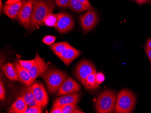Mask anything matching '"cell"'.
I'll list each match as a JSON object with an SVG mask.
<instances>
[{"label": "cell", "mask_w": 151, "mask_h": 113, "mask_svg": "<svg viewBox=\"0 0 151 113\" xmlns=\"http://www.w3.org/2000/svg\"><path fill=\"white\" fill-rule=\"evenodd\" d=\"M55 8L52 0H34L30 22L27 29L34 30L44 24L46 17Z\"/></svg>", "instance_id": "obj_1"}, {"label": "cell", "mask_w": 151, "mask_h": 113, "mask_svg": "<svg viewBox=\"0 0 151 113\" xmlns=\"http://www.w3.org/2000/svg\"><path fill=\"white\" fill-rule=\"evenodd\" d=\"M117 97L116 93L112 90H106L101 93L95 102V107L97 113L113 112L115 109Z\"/></svg>", "instance_id": "obj_2"}, {"label": "cell", "mask_w": 151, "mask_h": 113, "mask_svg": "<svg viewBox=\"0 0 151 113\" xmlns=\"http://www.w3.org/2000/svg\"><path fill=\"white\" fill-rule=\"evenodd\" d=\"M136 102L135 95L131 91L124 89L117 95L114 112L116 113H131Z\"/></svg>", "instance_id": "obj_3"}, {"label": "cell", "mask_w": 151, "mask_h": 113, "mask_svg": "<svg viewBox=\"0 0 151 113\" xmlns=\"http://www.w3.org/2000/svg\"><path fill=\"white\" fill-rule=\"evenodd\" d=\"M42 77L46 83L48 90L51 94L57 92L62 84L68 77L64 72L52 69H47Z\"/></svg>", "instance_id": "obj_4"}, {"label": "cell", "mask_w": 151, "mask_h": 113, "mask_svg": "<svg viewBox=\"0 0 151 113\" xmlns=\"http://www.w3.org/2000/svg\"><path fill=\"white\" fill-rule=\"evenodd\" d=\"M92 72H96L95 66L89 60H83L77 65L74 75L77 79L84 86L86 79Z\"/></svg>", "instance_id": "obj_5"}, {"label": "cell", "mask_w": 151, "mask_h": 113, "mask_svg": "<svg viewBox=\"0 0 151 113\" xmlns=\"http://www.w3.org/2000/svg\"><path fill=\"white\" fill-rule=\"evenodd\" d=\"M81 25L85 33L91 31L99 22L96 13L93 10H88L85 14L80 16Z\"/></svg>", "instance_id": "obj_6"}, {"label": "cell", "mask_w": 151, "mask_h": 113, "mask_svg": "<svg viewBox=\"0 0 151 113\" xmlns=\"http://www.w3.org/2000/svg\"><path fill=\"white\" fill-rule=\"evenodd\" d=\"M34 0H26L24 1L18 15V21L20 25L27 29L30 22Z\"/></svg>", "instance_id": "obj_7"}, {"label": "cell", "mask_w": 151, "mask_h": 113, "mask_svg": "<svg viewBox=\"0 0 151 113\" xmlns=\"http://www.w3.org/2000/svg\"><path fill=\"white\" fill-rule=\"evenodd\" d=\"M58 22L55 28L61 33H65L72 30L74 27V21L70 15L59 13L58 14Z\"/></svg>", "instance_id": "obj_8"}, {"label": "cell", "mask_w": 151, "mask_h": 113, "mask_svg": "<svg viewBox=\"0 0 151 113\" xmlns=\"http://www.w3.org/2000/svg\"><path fill=\"white\" fill-rule=\"evenodd\" d=\"M35 60V62L34 65L29 71V75L34 82L37 77L41 76H42L48 68L47 64L45 63L44 59L39 55L37 52H36Z\"/></svg>", "instance_id": "obj_9"}, {"label": "cell", "mask_w": 151, "mask_h": 113, "mask_svg": "<svg viewBox=\"0 0 151 113\" xmlns=\"http://www.w3.org/2000/svg\"><path fill=\"white\" fill-rule=\"evenodd\" d=\"M35 99L38 105L42 108L45 107L49 102V97L44 86L41 83L35 82L33 84Z\"/></svg>", "instance_id": "obj_10"}, {"label": "cell", "mask_w": 151, "mask_h": 113, "mask_svg": "<svg viewBox=\"0 0 151 113\" xmlns=\"http://www.w3.org/2000/svg\"><path fill=\"white\" fill-rule=\"evenodd\" d=\"M80 89V86L77 82L71 77H67L58 91L57 95L61 96L78 92Z\"/></svg>", "instance_id": "obj_11"}, {"label": "cell", "mask_w": 151, "mask_h": 113, "mask_svg": "<svg viewBox=\"0 0 151 113\" xmlns=\"http://www.w3.org/2000/svg\"><path fill=\"white\" fill-rule=\"evenodd\" d=\"M81 52L76 49L73 46L70 47L61 53L56 55L66 66H68L76 59L80 55Z\"/></svg>", "instance_id": "obj_12"}, {"label": "cell", "mask_w": 151, "mask_h": 113, "mask_svg": "<svg viewBox=\"0 0 151 113\" xmlns=\"http://www.w3.org/2000/svg\"><path fill=\"white\" fill-rule=\"evenodd\" d=\"M80 97V96L79 94L77 93H73L64 95L63 97L58 98L55 99L52 105V108L57 106H61L68 104L74 103L77 104L79 101Z\"/></svg>", "instance_id": "obj_13"}, {"label": "cell", "mask_w": 151, "mask_h": 113, "mask_svg": "<svg viewBox=\"0 0 151 113\" xmlns=\"http://www.w3.org/2000/svg\"><path fill=\"white\" fill-rule=\"evenodd\" d=\"M24 0L14 4L5 5L3 7V13L12 19L17 17L19 13L23 4Z\"/></svg>", "instance_id": "obj_14"}, {"label": "cell", "mask_w": 151, "mask_h": 113, "mask_svg": "<svg viewBox=\"0 0 151 113\" xmlns=\"http://www.w3.org/2000/svg\"><path fill=\"white\" fill-rule=\"evenodd\" d=\"M14 65L17 69L19 81L26 86H29L33 84L34 82L31 78L29 71L24 69L22 66L20 65L18 61L16 62Z\"/></svg>", "instance_id": "obj_15"}, {"label": "cell", "mask_w": 151, "mask_h": 113, "mask_svg": "<svg viewBox=\"0 0 151 113\" xmlns=\"http://www.w3.org/2000/svg\"><path fill=\"white\" fill-rule=\"evenodd\" d=\"M28 107V105L24 99L20 97L11 105L7 113H24Z\"/></svg>", "instance_id": "obj_16"}, {"label": "cell", "mask_w": 151, "mask_h": 113, "mask_svg": "<svg viewBox=\"0 0 151 113\" xmlns=\"http://www.w3.org/2000/svg\"><path fill=\"white\" fill-rule=\"evenodd\" d=\"M2 70L6 76L12 81H19L17 71L15 65L10 62L2 65Z\"/></svg>", "instance_id": "obj_17"}, {"label": "cell", "mask_w": 151, "mask_h": 113, "mask_svg": "<svg viewBox=\"0 0 151 113\" xmlns=\"http://www.w3.org/2000/svg\"><path fill=\"white\" fill-rule=\"evenodd\" d=\"M20 97L23 98L27 104L34 99L35 97L33 92V84L26 86V87L23 88Z\"/></svg>", "instance_id": "obj_18"}, {"label": "cell", "mask_w": 151, "mask_h": 113, "mask_svg": "<svg viewBox=\"0 0 151 113\" xmlns=\"http://www.w3.org/2000/svg\"><path fill=\"white\" fill-rule=\"evenodd\" d=\"M67 7L73 11L78 13L82 12L88 10L84 5L78 1V0H70Z\"/></svg>", "instance_id": "obj_19"}, {"label": "cell", "mask_w": 151, "mask_h": 113, "mask_svg": "<svg viewBox=\"0 0 151 113\" xmlns=\"http://www.w3.org/2000/svg\"><path fill=\"white\" fill-rule=\"evenodd\" d=\"M96 72H92L89 75L86 79L84 87L88 90H92L99 87V85L97 83L95 78Z\"/></svg>", "instance_id": "obj_20"}, {"label": "cell", "mask_w": 151, "mask_h": 113, "mask_svg": "<svg viewBox=\"0 0 151 113\" xmlns=\"http://www.w3.org/2000/svg\"><path fill=\"white\" fill-rule=\"evenodd\" d=\"M71 46L69 43L68 42H61L56 43L52 45L51 48L55 55L59 54Z\"/></svg>", "instance_id": "obj_21"}, {"label": "cell", "mask_w": 151, "mask_h": 113, "mask_svg": "<svg viewBox=\"0 0 151 113\" xmlns=\"http://www.w3.org/2000/svg\"><path fill=\"white\" fill-rule=\"evenodd\" d=\"M62 113H83L77 107L76 104L70 103L61 106Z\"/></svg>", "instance_id": "obj_22"}, {"label": "cell", "mask_w": 151, "mask_h": 113, "mask_svg": "<svg viewBox=\"0 0 151 113\" xmlns=\"http://www.w3.org/2000/svg\"><path fill=\"white\" fill-rule=\"evenodd\" d=\"M58 14H51L47 15L44 19V23L48 27H55L58 22Z\"/></svg>", "instance_id": "obj_23"}, {"label": "cell", "mask_w": 151, "mask_h": 113, "mask_svg": "<svg viewBox=\"0 0 151 113\" xmlns=\"http://www.w3.org/2000/svg\"><path fill=\"white\" fill-rule=\"evenodd\" d=\"M18 62L24 69L28 71H29L34 65L35 60V59L33 60H19Z\"/></svg>", "instance_id": "obj_24"}, {"label": "cell", "mask_w": 151, "mask_h": 113, "mask_svg": "<svg viewBox=\"0 0 151 113\" xmlns=\"http://www.w3.org/2000/svg\"><path fill=\"white\" fill-rule=\"evenodd\" d=\"M43 113L42 108L39 105L32 107H28L24 113Z\"/></svg>", "instance_id": "obj_25"}, {"label": "cell", "mask_w": 151, "mask_h": 113, "mask_svg": "<svg viewBox=\"0 0 151 113\" xmlns=\"http://www.w3.org/2000/svg\"><path fill=\"white\" fill-rule=\"evenodd\" d=\"M56 39V38L55 36L47 35V36H46L43 39L42 41L45 44L47 45H51L52 44H53V43L55 41Z\"/></svg>", "instance_id": "obj_26"}, {"label": "cell", "mask_w": 151, "mask_h": 113, "mask_svg": "<svg viewBox=\"0 0 151 113\" xmlns=\"http://www.w3.org/2000/svg\"><path fill=\"white\" fill-rule=\"evenodd\" d=\"M70 0H54L55 3L60 8H66Z\"/></svg>", "instance_id": "obj_27"}, {"label": "cell", "mask_w": 151, "mask_h": 113, "mask_svg": "<svg viewBox=\"0 0 151 113\" xmlns=\"http://www.w3.org/2000/svg\"><path fill=\"white\" fill-rule=\"evenodd\" d=\"M95 78L97 83L100 85L105 81V77L102 72H96L95 76Z\"/></svg>", "instance_id": "obj_28"}, {"label": "cell", "mask_w": 151, "mask_h": 113, "mask_svg": "<svg viewBox=\"0 0 151 113\" xmlns=\"http://www.w3.org/2000/svg\"><path fill=\"white\" fill-rule=\"evenodd\" d=\"M0 99L1 100L4 101L6 99V94H5V88L3 82L1 79L0 82Z\"/></svg>", "instance_id": "obj_29"}, {"label": "cell", "mask_w": 151, "mask_h": 113, "mask_svg": "<svg viewBox=\"0 0 151 113\" xmlns=\"http://www.w3.org/2000/svg\"><path fill=\"white\" fill-rule=\"evenodd\" d=\"M78 1L81 4L84 5L88 10H93V7L89 1V0H78Z\"/></svg>", "instance_id": "obj_30"}, {"label": "cell", "mask_w": 151, "mask_h": 113, "mask_svg": "<svg viewBox=\"0 0 151 113\" xmlns=\"http://www.w3.org/2000/svg\"><path fill=\"white\" fill-rule=\"evenodd\" d=\"M51 113H62L61 106H57L56 107L52 108V110L50 111Z\"/></svg>", "instance_id": "obj_31"}, {"label": "cell", "mask_w": 151, "mask_h": 113, "mask_svg": "<svg viewBox=\"0 0 151 113\" xmlns=\"http://www.w3.org/2000/svg\"><path fill=\"white\" fill-rule=\"evenodd\" d=\"M145 50L146 53L147 55L148 58H149L150 62H151V48L145 47Z\"/></svg>", "instance_id": "obj_32"}, {"label": "cell", "mask_w": 151, "mask_h": 113, "mask_svg": "<svg viewBox=\"0 0 151 113\" xmlns=\"http://www.w3.org/2000/svg\"><path fill=\"white\" fill-rule=\"evenodd\" d=\"M27 105H28V107H34V106H37L38 105L35 99H34L30 102H29V103L27 104Z\"/></svg>", "instance_id": "obj_33"}, {"label": "cell", "mask_w": 151, "mask_h": 113, "mask_svg": "<svg viewBox=\"0 0 151 113\" xmlns=\"http://www.w3.org/2000/svg\"><path fill=\"white\" fill-rule=\"evenodd\" d=\"M22 0H7L6 2V5H9V4H14L22 1Z\"/></svg>", "instance_id": "obj_34"}, {"label": "cell", "mask_w": 151, "mask_h": 113, "mask_svg": "<svg viewBox=\"0 0 151 113\" xmlns=\"http://www.w3.org/2000/svg\"><path fill=\"white\" fill-rule=\"evenodd\" d=\"M145 47L151 48V38L147 40L145 44Z\"/></svg>", "instance_id": "obj_35"}, {"label": "cell", "mask_w": 151, "mask_h": 113, "mask_svg": "<svg viewBox=\"0 0 151 113\" xmlns=\"http://www.w3.org/2000/svg\"><path fill=\"white\" fill-rule=\"evenodd\" d=\"M136 1L137 2L139 5L144 4L147 1V0H136Z\"/></svg>", "instance_id": "obj_36"}, {"label": "cell", "mask_w": 151, "mask_h": 113, "mask_svg": "<svg viewBox=\"0 0 151 113\" xmlns=\"http://www.w3.org/2000/svg\"><path fill=\"white\" fill-rule=\"evenodd\" d=\"M132 1H134V0H132Z\"/></svg>", "instance_id": "obj_37"}, {"label": "cell", "mask_w": 151, "mask_h": 113, "mask_svg": "<svg viewBox=\"0 0 151 113\" xmlns=\"http://www.w3.org/2000/svg\"></svg>", "instance_id": "obj_38"}]
</instances>
